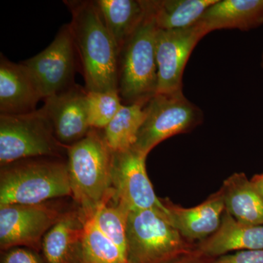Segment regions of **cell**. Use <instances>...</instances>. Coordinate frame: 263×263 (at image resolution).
Masks as SVG:
<instances>
[{"label":"cell","mask_w":263,"mask_h":263,"mask_svg":"<svg viewBox=\"0 0 263 263\" xmlns=\"http://www.w3.org/2000/svg\"><path fill=\"white\" fill-rule=\"evenodd\" d=\"M145 119L135 148L148 155L161 142L190 133L203 122V112L181 91L156 94L144 107Z\"/></svg>","instance_id":"7"},{"label":"cell","mask_w":263,"mask_h":263,"mask_svg":"<svg viewBox=\"0 0 263 263\" xmlns=\"http://www.w3.org/2000/svg\"><path fill=\"white\" fill-rule=\"evenodd\" d=\"M0 263H46V261L36 251L15 247L1 252Z\"/></svg>","instance_id":"25"},{"label":"cell","mask_w":263,"mask_h":263,"mask_svg":"<svg viewBox=\"0 0 263 263\" xmlns=\"http://www.w3.org/2000/svg\"><path fill=\"white\" fill-rule=\"evenodd\" d=\"M76 53L70 24H67L61 27L47 48L21 63L32 76L45 100L75 85Z\"/></svg>","instance_id":"10"},{"label":"cell","mask_w":263,"mask_h":263,"mask_svg":"<svg viewBox=\"0 0 263 263\" xmlns=\"http://www.w3.org/2000/svg\"><path fill=\"white\" fill-rule=\"evenodd\" d=\"M94 3L119 52L144 18L146 0H95Z\"/></svg>","instance_id":"19"},{"label":"cell","mask_w":263,"mask_h":263,"mask_svg":"<svg viewBox=\"0 0 263 263\" xmlns=\"http://www.w3.org/2000/svg\"><path fill=\"white\" fill-rule=\"evenodd\" d=\"M87 91H118L119 50L94 1H64Z\"/></svg>","instance_id":"1"},{"label":"cell","mask_w":263,"mask_h":263,"mask_svg":"<svg viewBox=\"0 0 263 263\" xmlns=\"http://www.w3.org/2000/svg\"><path fill=\"white\" fill-rule=\"evenodd\" d=\"M86 221L79 209L63 213L43 238L46 263H86L83 249Z\"/></svg>","instance_id":"15"},{"label":"cell","mask_w":263,"mask_h":263,"mask_svg":"<svg viewBox=\"0 0 263 263\" xmlns=\"http://www.w3.org/2000/svg\"><path fill=\"white\" fill-rule=\"evenodd\" d=\"M261 67L263 68V51L262 52V55H261Z\"/></svg>","instance_id":"29"},{"label":"cell","mask_w":263,"mask_h":263,"mask_svg":"<svg viewBox=\"0 0 263 263\" xmlns=\"http://www.w3.org/2000/svg\"><path fill=\"white\" fill-rule=\"evenodd\" d=\"M162 202L167 209L171 224L185 239L195 245L215 233L226 210L220 189L196 206L183 208L168 198L162 199Z\"/></svg>","instance_id":"13"},{"label":"cell","mask_w":263,"mask_h":263,"mask_svg":"<svg viewBox=\"0 0 263 263\" xmlns=\"http://www.w3.org/2000/svg\"><path fill=\"white\" fill-rule=\"evenodd\" d=\"M195 247L180 234L163 213L155 210L129 212L128 263H167L190 253Z\"/></svg>","instance_id":"5"},{"label":"cell","mask_w":263,"mask_h":263,"mask_svg":"<svg viewBox=\"0 0 263 263\" xmlns=\"http://www.w3.org/2000/svg\"><path fill=\"white\" fill-rule=\"evenodd\" d=\"M64 212L49 204H11L0 206L1 252L24 247L39 252L43 238Z\"/></svg>","instance_id":"9"},{"label":"cell","mask_w":263,"mask_h":263,"mask_svg":"<svg viewBox=\"0 0 263 263\" xmlns=\"http://www.w3.org/2000/svg\"><path fill=\"white\" fill-rule=\"evenodd\" d=\"M195 249L212 259L232 252L263 249V226L240 222L224 210L217 230L196 243Z\"/></svg>","instance_id":"16"},{"label":"cell","mask_w":263,"mask_h":263,"mask_svg":"<svg viewBox=\"0 0 263 263\" xmlns=\"http://www.w3.org/2000/svg\"><path fill=\"white\" fill-rule=\"evenodd\" d=\"M218 0H147L159 29L189 28L201 18Z\"/></svg>","instance_id":"20"},{"label":"cell","mask_w":263,"mask_h":263,"mask_svg":"<svg viewBox=\"0 0 263 263\" xmlns=\"http://www.w3.org/2000/svg\"><path fill=\"white\" fill-rule=\"evenodd\" d=\"M198 22L208 33L219 29L257 28L263 24V0H218Z\"/></svg>","instance_id":"17"},{"label":"cell","mask_w":263,"mask_h":263,"mask_svg":"<svg viewBox=\"0 0 263 263\" xmlns=\"http://www.w3.org/2000/svg\"><path fill=\"white\" fill-rule=\"evenodd\" d=\"M212 263H263V249L243 250L214 259Z\"/></svg>","instance_id":"26"},{"label":"cell","mask_w":263,"mask_h":263,"mask_svg":"<svg viewBox=\"0 0 263 263\" xmlns=\"http://www.w3.org/2000/svg\"><path fill=\"white\" fill-rule=\"evenodd\" d=\"M67 155L72 197L87 219L101 204L113 200L112 152L103 134L91 129L68 147Z\"/></svg>","instance_id":"2"},{"label":"cell","mask_w":263,"mask_h":263,"mask_svg":"<svg viewBox=\"0 0 263 263\" xmlns=\"http://www.w3.org/2000/svg\"><path fill=\"white\" fill-rule=\"evenodd\" d=\"M129 213L125 207L111 200L101 204L91 216L99 229L117 245L126 256Z\"/></svg>","instance_id":"23"},{"label":"cell","mask_w":263,"mask_h":263,"mask_svg":"<svg viewBox=\"0 0 263 263\" xmlns=\"http://www.w3.org/2000/svg\"><path fill=\"white\" fill-rule=\"evenodd\" d=\"M83 249L86 263H128L127 256L99 229L92 217L85 222Z\"/></svg>","instance_id":"22"},{"label":"cell","mask_w":263,"mask_h":263,"mask_svg":"<svg viewBox=\"0 0 263 263\" xmlns=\"http://www.w3.org/2000/svg\"><path fill=\"white\" fill-rule=\"evenodd\" d=\"M213 260L214 259L202 255L195 249L190 253L184 254L167 263H212Z\"/></svg>","instance_id":"27"},{"label":"cell","mask_w":263,"mask_h":263,"mask_svg":"<svg viewBox=\"0 0 263 263\" xmlns=\"http://www.w3.org/2000/svg\"><path fill=\"white\" fill-rule=\"evenodd\" d=\"M226 211L235 219L263 226V199L245 173H235L221 186Z\"/></svg>","instance_id":"18"},{"label":"cell","mask_w":263,"mask_h":263,"mask_svg":"<svg viewBox=\"0 0 263 263\" xmlns=\"http://www.w3.org/2000/svg\"><path fill=\"white\" fill-rule=\"evenodd\" d=\"M145 105H123L106 127L103 138L112 152H122L134 146L145 119Z\"/></svg>","instance_id":"21"},{"label":"cell","mask_w":263,"mask_h":263,"mask_svg":"<svg viewBox=\"0 0 263 263\" xmlns=\"http://www.w3.org/2000/svg\"><path fill=\"white\" fill-rule=\"evenodd\" d=\"M61 197H72L67 162L37 157L1 167L0 206L44 203Z\"/></svg>","instance_id":"3"},{"label":"cell","mask_w":263,"mask_h":263,"mask_svg":"<svg viewBox=\"0 0 263 263\" xmlns=\"http://www.w3.org/2000/svg\"><path fill=\"white\" fill-rule=\"evenodd\" d=\"M43 99L32 76L22 63H14L1 55L0 112L18 115L31 113Z\"/></svg>","instance_id":"14"},{"label":"cell","mask_w":263,"mask_h":263,"mask_svg":"<svg viewBox=\"0 0 263 263\" xmlns=\"http://www.w3.org/2000/svg\"><path fill=\"white\" fill-rule=\"evenodd\" d=\"M86 95V89L75 84L44 100L43 110L51 123L57 140L65 146L81 141L91 129Z\"/></svg>","instance_id":"12"},{"label":"cell","mask_w":263,"mask_h":263,"mask_svg":"<svg viewBox=\"0 0 263 263\" xmlns=\"http://www.w3.org/2000/svg\"><path fill=\"white\" fill-rule=\"evenodd\" d=\"M144 18L119 52L118 92L124 105L146 104L157 91L156 40L158 27L146 0Z\"/></svg>","instance_id":"4"},{"label":"cell","mask_w":263,"mask_h":263,"mask_svg":"<svg viewBox=\"0 0 263 263\" xmlns=\"http://www.w3.org/2000/svg\"><path fill=\"white\" fill-rule=\"evenodd\" d=\"M67 148L57 140L42 108L18 115L0 114L1 167L27 159L61 158Z\"/></svg>","instance_id":"6"},{"label":"cell","mask_w":263,"mask_h":263,"mask_svg":"<svg viewBox=\"0 0 263 263\" xmlns=\"http://www.w3.org/2000/svg\"><path fill=\"white\" fill-rule=\"evenodd\" d=\"M250 180L257 193L263 199V173L260 174L254 175Z\"/></svg>","instance_id":"28"},{"label":"cell","mask_w":263,"mask_h":263,"mask_svg":"<svg viewBox=\"0 0 263 263\" xmlns=\"http://www.w3.org/2000/svg\"><path fill=\"white\" fill-rule=\"evenodd\" d=\"M146 157L134 146L112 152L113 200L129 212L155 210L167 216V209L156 195L147 175Z\"/></svg>","instance_id":"8"},{"label":"cell","mask_w":263,"mask_h":263,"mask_svg":"<svg viewBox=\"0 0 263 263\" xmlns=\"http://www.w3.org/2000/svg\"><path fill=\"white\" fill-rule=\"evenodd\" d=\"M208 34L199 22L186 29H158L156 40L157 94H168L182 90L183 71L189 58L199 41Z\"/></svg>","instance_id":"11"},{"label":"cell","mask_w":263,"mask_h":263,"mask_svg":"<svg viewBox=\"0 0 263 263\" xmlns=\"http://www.w3.org/2000/svg\"><path fill=\"white\" fill-rule=\"evenodd\" d=\"M88 117L91 129H104L124 104L118 91H87Z\"/></svg>","instance_id":"24"}]
</instances>
